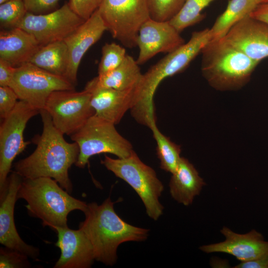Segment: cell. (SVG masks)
Returning a JSON list of instances; mask_svg holds the SVG:
<instances>
[{
    "instance_id": "1",
    "label": "cell",
    "mask_w": 268,
    "mask_h": 268,
    "mask_svg": "<svg viewBox=\"0 0 268 268\" xmlns=\"http://www.w3.org/2000/svg\"><path fill=\"white\" fill-rule=\"evenodd\" d=\"M40 114L43 127L42 134L33 138L36 148L29 156L14 164L13 171L23 179L51 178L70 194L72 185L68 170L77 161L78 145L65 139L64 134L55 127L45 109Z\"/></svg>"
},
{
    "instance_id": "2",
    "label": "cell",
    "mask_w": 268,
    "mask_h": 268,
    "mask_svg": "<svg viewBox=\"0 0 268 268\" xmlns=\"http://www.w3.org/2000/svg\"><path fill=\"white\" fill-rule=\"evenodd\" d=\"M210 40L208 28L194 32L188 42L142 74L134 88V103L130 110L137 123L149 128L156 122L153 98L159 84L165 78L184 70Z\"/></svg>"
},
{
    "instance_id": "3",
    "label": "cell",
    "mask_w": 268,
    "mask_h": 268,
    "mask_svg": "<svg viewBox=\"0 0 268 268\" xmlns=\"http://www.w3.org/2000/svg\"><path fill=\"white\" fill-rule=\"evenodd\" d=\"M115 203L109 197L101 204L87 203L85 218L79 225L92 244L95 260L110 266L116 263L121 244L144 241L149 231L125 221L116 212Z\"/></svg>"
},
{
    "instance_id": "4",
    "label": "cell",
    "mask_w": 268,
    "mask_h": 268,
    "mask_svg": "<svg viewBox=\"0 0 268 268\" xmlns=\"http://www.w3.org/2000/svg\"><path fill=\"white\" fill-rule=\"evenodd\" d=\"M54 179L50 177L23 179L17 199L27 202L29 214L40 219L43 226L54 229L67 227V215L72 211L84 212L87 203L71 196Z\"/></svg>"
},
{
    "instance_id": "5",
    "label": "cell",
    "mask_w": 268,
    "mask_h": 268,
    "mask_svg": "<svg viewBox=\"0 0 268 268\" xmlns=\"http://www.w3.org/2000/svg\"><path fill=\"white\" fill-rule=\"evenodd\" d=\"M201 53L202 74L210 86L219 91L242 88L259 64L223 38L210 39Z\"/></svg>"
},
{
    "instance_id": "6",
    "label": "cell",
    "mask_w": 268,
    "mask_h": 268,
    "mask_svg": "<svg viewBox=\"0 0 268 268\" xmlns=\"http://www.w3.org/2000/svg\"><path fill=\"white\" fill-rule=\"evenodd\" d=\"M101 163L134 190L142 201L147 215L157 220L164 209L159 201L164 186L155 170L143 163L134 150L123 158L114 159L105 155Z\"/></svg>"
},
{
    "instance_id": "7",
    "label": "cell",
    "mask_w": 268,
    "mask_h": 268,
    "mask_svg": "<svg viewBox=\"0 0 268 268\" xmlns=\"http://www.w3.org/2000/svg\"><path fill=\"white\" fill-rule=\"evenodd\" d=\"M115 125L94 114L70 136L79 149L76 166L84 168L91 157L101 153H110L120 158L131 155L134 150L132 144L117 131Z\"/></svg>"
},
{
    "instance_id": "8",
    "label": "cell",
    "mask_w": 268,
    "mask_h": 268,
    "mask_svg": "<svg viewBox=\"0 0 268 268\" xmlns=\"http://www.w3.org/2000/svg\"><path fill=\"white\" fill-rule=\"evenodd\" d=\"M98 10L107 30L128 48L136 46L139 28L150 18L146 0H103Z\"/></svg>"
},
{
    "instance_id": "9",
    "label": "cell",
    "mask_w": 268,
    "mask_h": 268,
    "mask_svg": "<svg viewBox=\"0 0 268 268\" xmlns=\"http://www.w3.org/2000/svg\"><path fill=\"white\" fill-rule=\"evenodd\" d=\"M19 100L41 111L52 93L75 90V85L65 77L52 73L30 63L16 67L9 85Z\"/></svg>"
},
{
    "instance_id": "10",
    "label": "cell",
    "mask_w": 268,
    "mask_h": 268,
    "mask_svg": "<svg viewBox=\"0 0 268 268\" xmlns=\"http://www.w3.org/2000/svg\"><path fill=\"white\" fill-rule=\"evenodd\" d=\"M40 111L27 102L19 100L0 126V197L6 191L8 175L15 157L29 143L25 141L23 133L28 121Z\"/></svg>"
},
{
    "instance_id": "11",
    "label": "cell",
    "mask_w": 268,
    "mask_h": 268,
    "mask_svg": "<svg viewBox=\"0 0 268 268\" xmlns=\"http://www.w3.org/2000/svg\"><path fill=\"white\" fill-rule=\"evenodd\" d=\"M91 95L84 89L54 91L44 109L49 114L55 127L64 134L70 136L95 114L90 104Z\"/></svg>"
},
{
    "instance_id": "12",
    "label": "cell",
    "mask_w": 268,
    "mask_h": 268,
    "mask_svg": "<svg viewBox=\"0 0 268 268\" xmlns=\"http://www.w3.org/2000/svg\"><path fill=\"white\" fill-rule=\"evenodd\" d=\"M85 21L66 3L60 8L45 14L27 12L15 27L31 34L43 46L64 40Z\"/></svg>"
},
{
    "instance_id": "13",
    "label": "cell",
    "mask_w": 268,
    "mask_h": 268,
    "mask_svg": "<svg viewBox=\"0 0 268 268\" xmlns=\"http://www.w3.org/2000/svg\"><path fill=\"white\" fill-rule=\"evenodd\" d=\"M179 33L169 21L147 20L136 38L139 49L137 63L142 64L159 53H169L183 45L185 42Z\"/></svg>"
},
{
    "instance_id": "14",
    "label": "cell",
    "mask_w": 268,
    "mask_h": 268,
    "mask_svg": "<svg viewBox=\"0 0 268 268\" xmlns=\"http://www.w3.org/2000/svg\"><path fill=\"white\" fill-rule=\"evenodd\" d=\"M23 178L13 171L7 178L6 191L0 197V243L5 247L20 252L33 260L39 255L38 248L24 242L17 231L14 219V205Z\"/></svg>"
},
{
    "instance_id": "15",
    "label": "cell",
    "mask_w": 268,
    "mask_h": 268,
    "mask_svg": "<svg viewBox=\"0 0 268 268\" xmlns=\"http://www.w3.org/2000/svg\"><path fill=\"white\" fill-rule=\"evenodd\" d=\"M252 60L268 58V23L247 16L235 24L223 37Z\"/></svg>"
},
{
    "instance_id": "16",
    "label": "cell",
    "mask_w": 268,
    "mask_h": 268,
    "mask_svg": "<svg viewBox=\"0 0 268 268\" xmlns=\"http://www.w3.org/2000/svg\"><path fill=\"white\" fill-rule=\"evenodd\" d=\"M225 240L217 243L203 245L200 249L207 254L223 253L245 262L262 257L268 253V241L255 230L245 234L234 232L227 227L220 230Z\"/></svg>"
},
{
    "instance_id": "17",
    "label": "cell",
    "mask_w": 268,
    "mask_h": 268,
    "mask_svg": "<svg viewBox=\"0 0 268 268\" xmlns=\"http://www.w3.org/2000/svg\"><path fill=\"white\" fill-rule=\"evenodd\" d=\"M105 30L107 28L97 9L64 40L69 57L65 77L75 86L78 67L83 56L99 40Z\"/></svg>"
},
{
    "instance_id": "18",
    "label": "cell",
    "mask_w": 268,
    "mask_h": 268,
    "mask_svg": "<svg viewBox=\"0 0 268 268\" xmlns=\"http://www.w3.org/2000/svg\"><path fill=\"white\" fill-rule=\"evenodd\" d=\"M56 246L61 255L54 268H89L95 260L93 246L80 229L73 230L67 227H57Z\"/></svg>"
},
{
    "instance_id": "19",
    "label": "cell",
    "mask_w": 268,
    "mask_h": 268,
    "mask_svg": "<svg viewBox=\"0 0 268 268\" xmlns=\"http://www.w3.org/2000/svg\"><path fill=\"white\" fill-rule=\"evenodd\" d=\"M41 46L33 35L20 28L0 30V59L15 67L29 63Z\"/></svg>"
},
{
    "instance_id": "20",
    "label": "cell",
    "mask_w": 268,
    "mask_h": 268,
    "mask_svg": "<svg viewBox=\"0 0 268 268\" xmlns=\"http://www.w3.org/2000/svg\"><path fill=\"white\" fill-rule=\"evenodd\" d=\"M134 88L125 90L101 88L89 92L95 115L115 125L118 124L133 107Z\"/></svg>"
},
{
    "instance_id": "21",
    "label": "cell",
    "mask_w": 268,
    "mask_h": 268,
    "mask_svg": "<svg viewBox=\"0 0 268 268\" xmlns=\"http://www.w3.org/2000/svg\"><path fill=\"white\" fill-rule=\"evenodd\" d=\"M171 174L169 184L171 197L179 203L190 205L205 185L203 180L195 166L182 157L176 170Z\"/></svg>"
},
{
    "instance_id": "22",
    "label": "cell",
    "mask_w": 268,
    "mask_h": 268,
    "mask_svg": "<svg viewBox=\"0 0 268 268\" xmlns=\"http://www.w3.org/2000/svg\"><path fill=\"white\" fill-rule=\"evenodd\" d=\"M138 65L133 57L127 55L119 67L94 77L86 83L84 89L90 92L101 88L118 90L133 88L136 85L142 75Z\"/></svg>"
},
{
    "instance_id": "23",
    "label": "cell",
    "mask_w": 268,
    "mask_h": 268,
    "mask_svg": "<svg viewBox=\"0 0 268 268\" xmlns=\"http://www.w3.org/2000/svg\"><path fill=\"white\" fill-rule=\"evenodd\" d=\"M29 63L52 73L65 77L69 63L67 46L64 40L42 46Z\"/></svg>"
},
{
    "instance_id": "24",
    "label": "cell",
    "mask_w": 268,
    "mask_h": 268,
    "mask_svg": "<svg viewBox=\"0 0 268 268\" xmlns=\"http://www.w3.org/2000/svg\"><path fill=\"white\" fill-rule=\"evenodd\" d=\"M257 6L255 0H230L224 11L209 29L210 39L224 37L235 24L250 16Z\"/></svg>"
},
{
    "instance_id": "25",
    "label": "cell",
    "mask_w": 268,
    "mask_h": 268,
    "mask_svg": "<svg viewBox=\"0 0 268 268\" xmlns=\"http://www.w3.org/2000/svg\"><path fill=\"white\" fill-rule=\"evenodd\" d=\"M149 129L156 142V154L160 161V168L166 172L173 173L181 158V146L161 133L156 123L152 124Z\"/></svg>"
},
{
    "instance_id": "26",
    "label": "cell",
    "mask_w": 268,
    "mask_h": 268,
    "mask_svg": "<svg viewBox=\"0 0 268 268\" xmlns=\"http://www.w3.org/2000/svg\"><path fill=\"white\" fill-rule=\"evenodd\" d=\"M214 0H186L178 13L170 21V24L180 32L184 29L202 20V10Z\"/></svg>"
},
{
    "instance_id": "27",
    "label": "cell",
    "mask_w": 268,
    "mask_h": 268,
    "mask_svg": "<svg viewBox=\"0 0 268 268\" xmlns=\"http://www.w3.org/2000/svg\"><path fill=\"white\" fill-rule=\"evenodd\" d=\"M186 0H146L150 18L169 21L179 11Z\"/></svg>"
},
{
    "instance_id": "28",
    "label": "cell",
    "mask_w": 268,
    "mask_h": 268,
    "mask_svg": "<svg viewBox=\"0 0 268 268\" xmlns=\"http://www.w3.org/2000/svg\"><path fill=\"white\" fill-rule=\"evenodd\" d=\"M127 56L125 49L115 43H106L102 48V56L98 68V75L119 67Z\"/></svg>"
},
{
    "instance_id": "29",
    "label": "cell",
    "mask_w": 268,
    "mask_h": 268,
    "mask_svg": "<svg viewBox=\"0 0 268 268\" xmlns=\"http://www.w3.org/2000/svg\"><path fill=\"white\" fill-rule=\"evenodd\" d=\"M27 12L23 0H11L0 4L1 29L15 27Z\"/></svg>"
},
{
    "instance_id": "30",
    "label": "cell",
    "mask_w": 268,
    "mask_h": 268,
    "mask_svg": "<svg viewBox=\"0 0 268 268\" xmlns=\"http://www.w3.org/2000/svg\"><path fill=\"white\" fill-rule=\"evenodd\" d=\"M28 256L20 252L7 247L0 248V268H24L30 267Z\"/></svg>"
},
{
    "instance_id": "31",
    "label": "cell",
    "mask_w": 268,
    "mask_h": 268,
    "mask_svg": "<svg viewBox=\"0 0 268 268\" xmlns=\"http://www.w3.org/2000/svg\"><path fill=\"white\" fill-rule=\"evenodd\" d=\"M18 100L13 89L9 86H0V118L5 119L14 109Z\"/></svg>"
},
{
    "instance_id": "32",
    "label": "cell",
    "mask_w": 268,
    "mask_h": 268,
    "mask_svg": "<svg viewBox=\"0 0 268 268\" xmlns=\"http://www.w3.org/2000/svg\"><path fill=\"white\" fill-rule=\"evenodd\" d=\"M103 0H68L71 9L80 17L86 20L97 10Z\"/></svg>"
},
{
    "instance_id": "33",
    "label": "cell",
    "mask_w": 268,
    "mask_h": 268,
    "mask_svg": "<svg viewBox=\"0 0 268 268\" xmlns=\"http://www.w3.org/2000/svg\"><path fill=\"white\" fill-rule=\"evenodd\" d=\"M61 0H23L27 12L42 14L52 11Z\"/></svg>"
},
{
    "instance_id": "34",
    "label": "cell",
    "mask_w": 268,
    "mask_h": 268,
    "mask_svg": "<svg viewBox=\"0 0 268 268\" xmlns=\"http://www.w3.org/2000/svg\"><path fill=\"white\" fill-rule=\"evenodd\" d=\"M16 67L7 62L0 59V86H9Z\"/></svg>"
},
{
    "instance_id": "35",
    "label": "cell",
    "mask_w": 268,
    "mask_h": 268,
    "mask_svg": "<svg viewBox=\"0 0 268 268\" xmlns=\"http://www.w3.org/2000/svg\"><path fill=\"white\" fill-rule=\"evenodd\" d=\"M235 268H268V253L252 260L240 262Z\"/></svg>"
},
{
    "instance_id": "36",
    "label": "cell",
    "mask_w": 268,
    "mask_h": 268,
    "mask_svg": "<svg viewBox=\"0 0 268 268\" xmlns=\"http://www.w3.org/2000/svg\"><path fill=\"white\" fill-rule=\"evenodd\" d=\"M250 16L268 23V3L258 5Z\"/></svg>"
},
{
    "instance_id": "37",
    "label": "cell",
    "mask_w": 268,
    "mask_h": 268,
    "mask_svg": "<svg viewBox=\"0 0 268 268\" xmlns=\"http://www.w3.org/2000/svg\"><path fill=\"white\" fill-rule=\"evenodd\" d=\"M257 4H263L268 3V0H255Z\"/></svg>"
},
{
    "instance_id": "38",
    "label": "cell",
    "mask_w": 268,
    "mask_h": 268,
    "mask_svg": "<svg viewBox=\"0 0 268 268\" xmlns=\"http://www.w3.org/2000/svg\"><path fill=\"white\" fill-rule=\"evenodd\" d=\"M11 0H0V4Z\"/></svg>"
}]
</instances>
